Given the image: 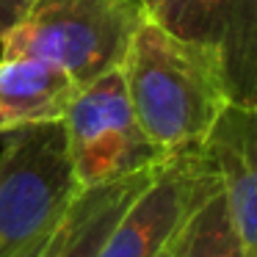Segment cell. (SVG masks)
<instances>
[{
  "instance_id": "6da1fadb",
  "label": "cell",
  "mask_w": 257,
  "mask_h": 257,
  "mask_svg": "<svg viewBox=\"0 0 257 257\" xmlns=\"http://www.w3.org/2000/svg\"><path fill=\"white\" fill-rule=\"evenodd\" d=\"M119 72L144 136L166 158L202 150L229 105L216 47L180 39L150 17L136 31Z\"/></svg>"
},
{
  "instance_id": "7a4b0ae2",
  "label": "cell",
  "mask_w": 257,
  "mask_h": 257,
  "mask_svg": "<svg viewBox=\"0 0 257 257\" xmlns=\"http://www.w3.org/2000/svg\"><path fill=\"white\" fill-rule=\"evenodd\" d=\"M144 20L141 0H31L0 56L50 61L83 89L122 67Z\"/></svg>"
},
{
  "instance_id": "3957f363",
  "label": "cell",
  "mask_w": 257,
  "mask_h": 257,
  "mask_svg": "<svg viewBox=\"0 0 257 257\" xmlns=\"http://www.w3.org/2000/svg\"><path fill=\"white\" fill-rule=\"evenodd\" d=\"M0 152V257H20L78 199L61 122L3 136Z\"/></svg>"
},
{
  "instance_id": "277c9868",
  "label": "cell",
  "mask_w": 257,
  "mask_h": 257,
  "mask_svg": "<svg viewBox=\"0 0 257 257\" xmlns=\"http://www.w3.org/2000/svg\"><path fill=\"white\" fill-rule=\"evenodd\" d=\"M61 127L69 166L80 191L116 183L169 161L141 130L119 69L97 78L75 94Z\"/></svg>"
},
{
  "instance_id": "5b68a950",
  "label": "cell",
  "mask_w": 257,
  "mask_h": 257,
  "mask_svg": "<svg viewBox=\"0 0 257 257\" xmlns=\"http://www.w3.org/2000/svg\"><path fill=\"white\" fill-rule=\"evenodd\" d=\"M216 183L218 174L202 150L172 155L124 210L100 257H158Z\"/></svg>"
},
{
  "instance_id": "8992f818",
  "label": "cell",
  "mask_w": 257,
  "mask_h": 257,
  "mask_svg": "<svg viewBox=\"0 0 257 257\" xmlns=\"http://www.w3.org/2000/svg\"><path fill=\"white\" fill-rule=\"evenodd\" d=\"M202 152L221 180L243 257H257V105L229 102Z\"/></svg>"
},
{
  "instance_id": "52a82bcc",
  "label": "cell",
  "mask_w": 257,
  "mask_h": 257,
  "mask_svg": "<svg viewBox=\"0 0 257 257\" xmlns=\"http://www.w3.org/2000/svg\"><path fill=\"white\" fill-rule=\"evenodd\" d=\"M80 86L56 64L28 56H0V136L61 122Z\"/></svg>"
},
{
  "instance_id": "ba28073f",
  "label": "cell",
  "mask_w": 257,
  "mask_h": 257,
  "mask_svg": "<svg viewBox=\"0 0 257 257\" xmlns=\"http://www.w3.org/2000/svg\"><path fill=\"white\" fill-rule=\"evenodd\" d=\"M161 166L130 174L116 183L80 191L67 213V232H64L61 249L56 257H100L102 246L119 224V218L136 202V196L152 183Z\"/></svg>"
},
{
  "instance_id": "9c48e42d",
  "label": "cell",
  "mask_w": 257,
  "mask_h": 257,
  "mask_svg": "<svg viewBox=\"0 0 257 257\" xmlns=\"http://www.w3.org/2000/svg\"><path fill=\"white\" fill-rule=\"evenodd\" d=\"M218 56L232 105H257V0H216Z\"/></svg>"
},
{
  "instance_id": "30bf717a",
  "label": "cell",
  "mask_w": 257,
  "mask_h": 257,
  "mask_svg": "<svg viewBox=\"0 0 257 257\" xmlns=\"http://www.w3.org/2000/svg\"><path fill=\"white\" fill-rule=\"evenodd\" d=\"M174 257H243L238 232L229 218L221 180L191 210L185 224L172 240Z\"/></svg>"
},
{
  "instance_id": "8fae6325",
  "label": "cell",
  "mask_w": 257,
  "mask_h": 257,
  "mask_svg": "<svg viewBox=\"0 0 257 257\" xmlns=\"http://www.w3.org/2000/svg\"><path fill=\"white\" fill-rule=\"evenodd\" d=\"M150 20L180 39L213 45L218 50L216 0H141Z\"/></svg>"
},
{
  "instance_id": "7c38bea8",
  "label": "cell",
  "mask_w": 257,
  "mask_h": 257,
  "mask_svg": "<svg viewBox=\"0 0 257 257\" xmlns=\"http://www.w3.org/2000/svg\"><path fill=\"white\" fill-rule=\"evenodd\" d=\"M69 207H72V205H69ZM67 213H69V210H67ZM64 232H67V216H64L61 221H58L47 235H42V238L36 240V243H31L20 257H56V254H58V249H61Z\"/></svg>"
},
{
  "instance_id": "4fadbf2b",
  "label": "cell",
  "mask_w": 257,
  "mask_h": 257,
  "mask_svg": "<svg viewBox=\"0 0 257 257\" xmlns=\"http://www.w3.org/2000/svg\"><path fill=\"white\" fill-rule=\"evenodd\" d=\"M31 0H0V42L6 39L25 17Z\"/></svg>"
},
{
  "instance_id": "5bb4252c",
  "label": "cell",
  "mask_w": 257,
  "mask_h": 257,
  "mask_svg": "<svg viewBox=\"0 0 257 257\" xmlns=\"http://www.w3.org/2000/svg\"><path fill=\"white\" fill-rule=\"evenodd\" d=\"M158 257H174V251H172V243H169V246H166V249H163Z\"/></svg>"
}]
</instances>
